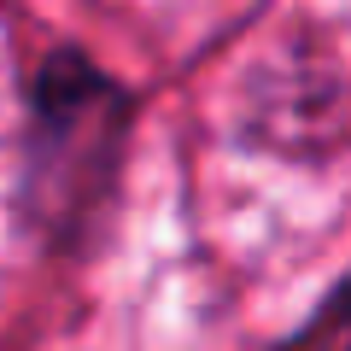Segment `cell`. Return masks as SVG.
<instances>
[{
  "label": "cell",
  "instance_id": "6da1fadb",
  "mask_svg": "<svg viewBox=\"0 0 351 351\" xmlns=\"http://www.w3.org/2000/svg\"><path fill=\"white\" fill-rule=\"evenodd\" d=\"M129 129V100L88 59H47L36 88V141H29V211L53 240H71L112 193L117 152Z\"/></svg>",
  "mask_w": 351,
  "mask_h": 351
}]
</instances>
